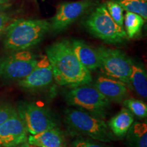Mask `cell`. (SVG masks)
<instances>
[{
	"mask_svg": "<svg viewBox=\"0 0 147 147\" xmlns=\"http://www.w3.org/2000/svg\"><path fill=\"white\" fill-rule=\"evenodd\" d=\"M84 24L90 34L107 43H123L128 39L125 30L112 18L105 4L96 7Z\"/></svg>",
	"mask_w": 147,
	"mask_h": 147,
	"instance_id": "5",
	"label": "cell"
},
{
	"mask_svg": "<svg viewBox=\"0 0 147 147\" xmlns=\"http://www.w3.org/2000/svg\"><path fill=\"white\" fill-rule=\"evenodd\" d=\"M0 147H1V146H0Z\"/></svg>",
	"mask_w": 147,
	"mask_h": 147,
	"instance_id": "27",
	"label": "cell"
},
{
	"mask_svg": "<svg viewBox=\"0 0 147 147\" xmlns=\"http://www.w3.org/2000/svg\"><path fill=\"white\" fill-rule=\"evenodd\" d=\"M16 110L23 121L27 132L31 135L57 127V121L50 110L36 103L21 102Z\"/></svg>",
	"mask_w": 147,
	"mask_h": 147,
	"instance_id": "7",
	"label": "cell"
},
{
	"mask_svg": "<svg viewBox=\"0 0 147 147\" xmlns=\"http://www.w3.org/2000/svg\"><path fill=\"white\" fill-rule=\"evenodd\" d=\"M123 104L138 119H143L146 117L147 106L142 101L134 98H126L123 101Z\"/></svg>",
	"mask_w": 147,
	"mask_h": 147,
	"instance_id": "20",
	"label": "cell"
},
{
	"mask_svg": "<svg viewBox=\"0 0 147 147\" xmlns=\"http://www.w3.org/2000/svg\"><path fill=\"white\" fill-rule=\"evenodd\" d=\"M65 92L64 97L67 104L105 119L110 108V102L93 85L84 84Z\"/></svg>",
	"mask_w": 147,
	"mask_h": 147,
	"instance_id": "4",
	"label": "cell"
},
{
	"mask_svg": "<svg viewBox=\"0 0 147 147\" xmlns=\"http://www.w3.org/2000/svg\"><path fill=\"white\" fill-rule=\"evenodd\" d=\"M67 129L74 136H85L108 143L116 138L104 119L78 108H68L65 112Z\"/></svg>",
	"mask_w": 147,
	"mask_h": 147,
	"instance_id": "3",
	"label": "cell"
},
{
	"mask_svg": "<svg viewBox=\"0 0 147 147\" xmlns=\"http://www.w3.org/2000/svg\"><path fill=\"white\" fill-rule=\"evenodd\" d=\"M100 59V68L111 78L130 84L129 77L134 61L120 50L106 47L96 49Z\"/></svg>",
	"mask_w": 147,
	"mask_h": 147,
	"instance_id": "6",
	"label": "cell"
},
{
	"mask_svg": "<svg viewBox=\"0 0 147 147\" xmlns=\"http://www.w3.org/2000/svg\"><path fill=\"white\" fill-rule=\"evenodd\" d=\"M127 147H147V125L134 122L126 134Z\"/></svg>",
	"mask_w": 147,
	"mask_h": 147,
	"instance_id": "16",
	"label": "cell"
},
{
	"mask_svg": "<svg viewBox=\"0 0 147 147\" xmlns=\"http://www.w3.org/2000/svg\"><path fill=\"white\" fill-rule=\"evenodd\" d=\"M12 22V18L8 14L0 12V38L6 30L7 27Z\"/></svg>",
	"mask_w": 147,
	"mask_h": 147,
	"instance_id": "24",
	"label": "cell"
},
{
	"mask_svg": "<svg viewBox=\"0 0 147 147\" xmlns=\"http://www.w3.org/2000/svg\"><path fill=\"white\" fill-rule=\"evenodd\" d=\"M93 4L94 2L92 0L62 3L59 5L56 13L51 18L50 31L58 34L65 30L83 15Z\"/></svg>",
	"mask_w": 147,
	"mask_h": 147,
	"instance_id": "9",
	"label": "cell"
},
{
	"mask_svg": "<svg viewBox=\"0 0 147 147\" xmlns=\"http://www.w3.org/2000/svg\"><path fill=\"white\" fill-rule=\"evenodd\" d=\"M54 80L52 67L47 55L38 59L36 66L28 76L18 81L20 87L29 91L47 87Z\"/></svg>",
	"mask_w": 147,
	"mask_h": 147,
	"instance_id": "11",
	"label": "cell"
},
{
	"mask_svg": "<svg viewBox=\"0 0 147 147\" xmlns=\"http://www.w3.org/2000/svg\"><path fill=\"white\" fill-rule=\"evenodd\" d=\"M16 108L8 103H0V125L16 112Z\"/></svg>",
	"mask_w": 147,
	"mask_h": 147,
	"instance_id": "23",
	"label": "cell"
},
{
	"mask_svg": "<svg viewBox=\"0 0 147 147\" xmlns=\"http://www.w3.org/2000/svg\"><path fill=\"white\" fill-rule=\"evenodd\" d=\"M145 20L142 16L133 12H127L124 16L125 32L128 38H134L141 32Z\"/></svg>",
	"mask_w": 147,
	"mask_h": 147,
	"instance_id": "18",
	"label": "cell"
},
{
	"mask_svg": "<svg viewBox=\"0 0 147 147\" xmlns=\"http://www.w3.org/2000/svg\"><path fill=\"white\" fill-rule=\"evenodd\" d=\"M72 147H112L105 142H100L89 138L78 137L71 142Z\"/></svg>",
	"mask_w": 147,
	"mask_h": 147,
	"instance_id": "22",
	"label": "cell"
},
{
	"mask_svg": "<svg viewBox=\"0 0 147 147\" xmlns=\"http://www.w3.org/2000/svg\"><path fill=\"white\" fill-rule=\"evenodd\" d=\"M14 147H35V146L29 144L27 142H25V143H23V144H21L18 145V146H14Z\"/></svg>",
	"mask_w": 147,
	"mask_h": 147,
	"instance_id": "25",
	"label": "cell"
},
{
	"mask_svg": "<svg viewBox=\"0 0 147 147\" xmlns=\"http://www.w3.org/2000/svg\"><path fill=\"white\" fill-rule=\"evenodd\" d=\"M127 12L138 14L146 21L147 18V0H116Z\"/></svg>",
	"mask_w": 147,
	"mask_h": 147,
	"instance_id": "19",
	"label": "cell"
},
{
	"mask_svg": "<svg viewBox=\"0 0 147 147\" xmlns=\"http://www.w3.org/2000/svg\"><path fill=\"white\" fill-rule=\"evenodd\" d=\"M27 142L35 147H65V138L58 127L29 135Z\"/></svg>",
	"mask_w": 147,
	"mask_h": 147,
	"instance_id": "14",
	"label": "cell"
},
{
	"mask_svg": "<svg viewBox=\"0 0 147 147\" xmlns=\"http://www.w3.org/2000/svg\"><path fill=\"white\" fill-rule=\"evenodd\" d=\"M129 83L140 96L146 99L147 76L144 67L138 63H133L129 77Z\"/></svg>",
	"mask_w": 147,
	"mask_h": 147,
	"instance_id": "17",
	"label": "cell"
},
{
	"mask_svg": "<svg viewBox=\"0 0 147 147\" xmlns=\"http://www.w3.org/2000/svg\"><path fill=\"white\" fill-rule=\"evenodd\" d=\"M134 122V115L124 107L108 121V125L116 138H123Z\"/></svg>",
	"mask_w": 147,
	"mask_h": 147,
	"instance_id": "15",
	"label": "cell"
},
{
	"mask_svg": "<svg viewBox=\"0 0 147 147\" xmlns=\"http://www.w3.org/2000/svg\"><path fill=\"white\" fill-rule=\"evenodd\" d=\"M28 132L17 112L0 125V146L14 147L27 142Z\"/></svg>",
	"mask_w": 147,
	"mask_h": 147,
	"instance_id": "10",
	"label": "cell"
},
{
	"mask_svg": "<svg viewBox=\"0 0 147 147\" xmlns=\"http://www.w3.org/2000/svg\"><path fill=\"white\" fill-rule=\"evenodd\" d=\"M93 86L110 102H123L129 94L127 84L113 78L99 76Z\"/></svg>",
	"mask_w": 147,
	"mask_h": 147,
	"instance_id": "12",
	"label": "cell"
},
{
	"mask_svg": "<svg viewBox=\"0 0 147 147\" xmlns=\"http://www.w3.org/2000/svg\"><path fill=\"white\" fill-rule=\"evenodd\" d=\"M5 3V0H0V8Z\"/></svg>",
	"mask_w": 147,
	"mask_h": 147,
	"instance_id": "26",
	"label": "cell"
},
{
	"mask_svg": "<svg viewBox=\"0 0 147 147\" xmlns=\"http://www.w3.org/2000/svg\"><path fill=\"white\" fill-rule=\"evenodd\" d=\"M55 82L61 86L73 87L93 81L91 71L79 61L71 42L61 40L46 49Z\"/></svg>",
	"mask_w": 147,
	"mask_h": 147,
	"instance_id": "1",
	"label": "cell"
},
{
	"mask_svg": "<svg viewBox=\"0 0 147 147\" xmlns=\"http://www.w3.org/2000/svg\"><path fill=\"white\" fill-rule=\"evenodd\" d=\"M71 45L79 61L88 70L91 71L100 68V59L96 49L83 40L78 39L71 40Z\"/></svg>",
	"mask_w": 147,
	"mask_h": 147,
	"instance_id": "13",
	"label": "cell"
},
{
	"mask_svg": "<svg viewBox=\"0 0 147 147\" xmlns=\"http://www.w3.org/2000/svg\"><path fill=\"white\" fill-rule=\"evenodd\" d=\"M106 9L112 18L119 26H123L124 10L116 0H110L105 3Z\"/></svg>",
	"mask_w": 147,
	"mask_h": 147,
	"instance_id": "21",
	"label": "cell"
},
{
	"mask_svg": "<svg viewBox=\"0 0 147 147\" xmlns=\"http://www.w3.org/2000/svg\"><path fill=\"white\" fill-rule=\"evenodd\" d=\"M38 59L29 51L14 52L0 57V77L5 80H21L32 72Z\"/></svg>",
	"mask_w": 147,
	"mask_h": 147,
	"instance_id": "8",
	"label": "cell"
},
{
	"mask_svg": "<svg viewBox=\"0 0 147 147\" xmlns=\"http://www.w3.org/2000/svg\"><path fill=\"white\" fill-rule=\"evenodd\" d=\"M50 29V22L45 19L15 20L4 33L3 47L12 52L26 51L39 44Z\"/></svg>",
	"mask_w": 147,
	"mask_h": 147,
	"instance_id": "2",
	"label": "cell"
}]
</instances>
